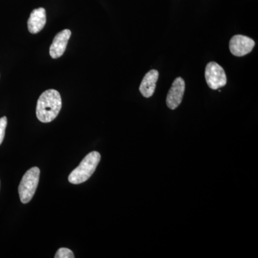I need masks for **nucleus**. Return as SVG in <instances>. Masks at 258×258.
Here are the masks:
<instances>
[{"instance_id": "nucleus-2", "label": "nucleus", "mask_w": 258, "mask_h": 258, "mask_svg": "<svg viewBox=\"0 0 258 258\" xmlns=\"http://www.w3.org/2000/svg\"><path fill=\"white\" fill-rule=\"evenodd\" d=\"M101 161V154L97 152L89 153L81 164L70 174L69 181L74 184H80L87 181L96 171Z\"/></svg>"}, {"instance_id": "nucleus-3", "label": "nucleus", "mask_w": 258, "mask_h": 258, "mask_svg": "<svg viewBox=\"0 0 258 258\" xmlns=\"http://www.w3.org/2000/svg\"><path fill=\"white\" fill-rule=\"evenodd\" d=\"M40 174L38 167H32L24 174L18 187L20 200L23 204L30 203L33 198L38 185Z\"/></svg>"}, {"instance_id": "nucleus-7", "label": "nucleus", "mask_w": 258, "mask_h": 258, "mask_svg": "<svg viewBox=\"0 0 258 258\" xmlns=\"http://www.w3.org/2000/svg\"><path fill=\"white\" fill-rule=\"evenodd\" d=\"M71 30L66 29L56 35L50 47V55L53 59L61 57L66 50L70 37Z\"/></svg>"}, {"instance_id": "nucleus-10", "label": "nucleus", "mask_w": 258, "mask_h": 258, "mask_svg": "<svg viewBox=\"0 0 258 258\" xmlns=\"http://www.w3.org/2000/svg\"><path fill=\"white\" fill-rule=\"evenodd\" d=\"M74 252L68 248H60L56 252L55 258H74Z\"/></svg>"}, {"instance_id": "nucleus-6", "label": "nucleus", "mask_w": 258, "mask_h": 258, "mask_svg": "<svg viewBox=\"0 0 258 258\" xmlns=\"http://www.w3.org/2000/svg\"><path fill=\"white\" fill-rule=\"evenodd\" d=\"M185 91V82L182 78L174 80L166 97V105L171 110L176 109L182 101Z\"/></svg>"}, {"instance_id": "nucleus-8", "label": "nucleus", "mask_w": 258, "mask_h": 258, "mask_svg": "<svg viewBox=\"0 0 258 258\" xmlns=\"http://www.w3.org/2000/svg\"><path fill=\"white\" fill-rule=\"evenodd\" d=\"M46 11L44 8H40L34 10L30 14L28 21L29 32L37 34L41 31L46 24Z\"/></svg>"}, {"instance_id": "nucleus-11", "label": "nucleus", "mask_w": 258, "mask_h": 258, "mask_svg": "<svg viewBox=\"0 0 258 258\" xmlns=\"http://www.w3.org/2000/svg\"><path fill=\"white\" fill-rule=\"evenodd\" d=\"M8 125V118L6 116L0 118V145L3 143L5 136V130Z\"/></svg>"}, {"instance_id": "nucleus-4", "label": "nucleus", "mask_w": 258, "mask_h": 258, "mask_svg": "<svg viewBox=\"0 0 258 258\" xmlns=\"http://www.w3.org/2000/svg\"><path fill=\"white\" fill-rule=\"evenodd\" d=\"M205 79L209 87L217 90L227 84V76L224 69L215 62H210L205 69Z\"/></svg>"}, {"instance_id": "nucleus-9", "label": "nucleus", "mask_w": 258, "mask_h": 258, "mask_svg": "<svg viewBox=\"0 0 258 258\" xmlns=\"http://www.w3.org/2000/svg\"><path fill=\"white\" fill-rule=\"evenodd\" d=\"M158 79L159 72L157 70H151L145 75L139 87V91L142 96L145 98H150L154 95Z\"/></svg>"}, {"instance_id": "nucleus-5", "label": "nucleus", "mask_w": 258, "mask_h": 258, "mask_svg": "<svg viewBox=\"0 0 258 258\" xmlns=\"http://www.w3.org/2000/svg\"><path fill=\"white\" fill-rule=\"evenodd\" d=\"M255 45V42L250 37L244 35H236L231 38L230 50L231 53L237 57L247 55Z\"/></svg>"}, {"instance_id": "nucleus-1", "label": "nucleus", "mask_w": 258, "mask_h": 258, "mask_svg": "<svg viewBox=\"0 0 258 258\" xmlns=\"http://www.w3.org/2000/svg\"><path fill=\"white\" fill-rule=\"evenodd\" d=\"M62 108V99L58 91L47 90L42 93L37 101L36 115L42 123H50L60 113Z\"/></svg>"}]
</instances>
